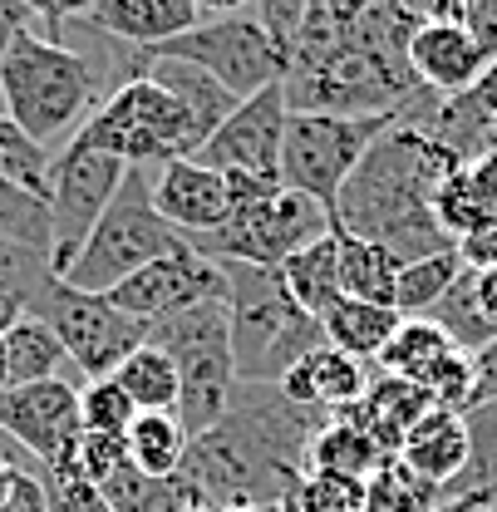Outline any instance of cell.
Segmentation results:
<instances>
[{
    "label": "cell",
    "instance_id": "obj_1",
    "mask_svg": "<svg viewBox=\"0 0 497 512\" xmlns=\"http://www.w3.org/2000/svg\"><path fill=\"white\" fill-rule=\"evenodd\" d=\"M453 168H463V158L448 143L414 124H394L340 188L335 232L379 242L399 261L458 247L434 222V188Z\"/></svg>",
    "mask_w": 497,
    "mask_h": 512
},
{
    "label": "cell",
    "instance_id": "obj_2",
    "mask_svg": "<svg viewBox=\"0 0 497 512\" xmlns=\"http://www.w3.org/2000/svg\"><path fill=\"white\" fill-rule=\"evenodd\" d=\"M227 266V316L232 360L242 384H281L311 350L325 345V325L286 291L281 271L222 261Z\"/></svg>",
    "mask_w": 497,
    "mask_h": 512
},
{
    "label": "cell",
    "instance_id": "obj_3",
    "mask_svg": "<svg viewBox=\"0 0 497 512\" xmlns=\"http://www.w3.org/2000/svg\"><path fill=\"white\" fill-rule=\"evenodd\" d=\"M0 104L5 119L40 148L64 133L74 138L94 109V64L50 35L25 30L0 64Z\"/></svg>",
    "mask_w": 497,
    "mask_h": 512
},
{
    "label": "cell",
    "instance_id": "obj_4",
    "mask_svg": "<svg viewBox=\"0 0 497 512\" xmlns=\"http://www.w3.org/2000/svg\"><path fill=\"white\" fill-rule=\"evenodd\" d=\"M207 128L197 124V114L187 109L173 89H163L158 79L138 74L124 79L89 119L74 133V143L99 148L124 158L128 168H148V163H173V158H197L207 148Z\"/></svg>",
    "mask_w": 497,
    "mask_h": 512
},
{
    "label": "cell",
    "instance_id": "obj_5",
    "mask_svg": "<svg viewBox=\"0 0 497 512\" xmlns=\"http://www.w3.org/2000/svg\"><path fill=\"white\" fill-rule=\"evenodd\" d=\"M148 340L158 350L173 355L178 365V380H183V399H178V419H183L187 439H202L212 434L232 399H237V360H232V316H227V301H202L183 316L158 320L148 325Z\"/></svg>",
    "mask_w": 497,
    "mask_h": 512
},
{
    "label": "cell",
    "instance_id": "obj_6",
    "mask_svg": "<svg viewBox=\"0 0 497 512\" xmlns=\"http://www.w3.org/2000/svg\"><path fill=\"white\" fill-rule=\"evenodd\" d=\"M178 247H183L178 227L153 202V178L143 168H128L124 188L114 192L109 212L99 217V227L89 232V242L79 247V256L69 261L60 281H69L74 291H89V296H109L133 271H143L148 261L178 252Z\"/></svg>",
    "mask_w": 497,
    "mask_h": 512
},
{
    "label": "cell",
    "instance_id": "obj_7",
    "mask_svg": "<svg viewBox=\"0 0 497 512\" xmlns=\"http://www.w3.org/2000/svg\"><path fill=\"white\" fill-rule=\"evenodd\" d=\"M394 124L399 114H291L281 148V183L335 212L350 173Z\"/></svg>",
    "mask_w": 497,
    "mask_h": 512
},
{
    "label": "cell",
    "instance_id": "obj_8",
    "mask_svg": "<svg viewBox=\"0 0 497 512\" xmlns=\"http://www.w3.org/2000/svg\"><path fill=\"white\" fill-rule=\"evenodd\" d=\"M25 316L45 320L55 335H60L69 365L84 375V380H109L119 375L128 355L138 345H148V325L143 320L124 316L109 296H89V291H74L60 276H45L25 306Z\"/></svg>",
    "mask_w": 497,
    "mask_h": 512
},
{
    "label": "cell",
    "instance_id": "obj_9",
    "mask_svg": "<svg viewBox=\"0 0 497 512\" xmlns=\"http://www.w3.org/2000/svg\"><path fill=\"white\" fill-rule=\"evenodd\" d=\"M335 232V212L320 207L306 192L281 188L271 202H256V207H232L222 227L192 237L187 247L212 261H247V266H281L286 256L315 247L320 237Z\"/></svg>",
    "mask_w": 497,
    "mask_h": 512
},
{
    "label": "cell",
    "instance_id": "obj_10",
    "mask_svg": "<svg viewBox=\"0 0 497 512\" xmlns=\"http://www.w3.org/2000/svg\"><path fill=\"white\" fill-rule=\"evenodd\" d=\"M148 60H187L207 69L227 94L251 99L266 94L276 84L291 79V50L266 35V25L256 15H227V20H202L197 30H187L178 40L148 50Z\"/></svg>",
    "mask_w": 497,
    "mask_h": 512
},
{
    "label": "cell",
    "instance_id": "obj_11",
    "mask_svg": "<svg viewBox=\"0 0 497 512\" xmlns=\"http://www.w3.org/2000/svg\"><path fill=\"white\" fill-rule=\"evenodd\" d=\"M128 163L114 153L84 148V143H64L60 158L50 163V271L64 276L79 247L89 242V232L99 227V217L109 212L114 192L124 188Z\"/></svg>",
    "mask_w": 497,
    "mask_h": 512
},
{
    "label": "cell",
    "instance_id": "obj_12",
    "mask_svg": "<svg viewBox=\"0 0 497 512\" xmlns=\"http://www.w3.org/2000/svg\"><path fill=\"white\" fill-rule=\"evenodd\" d=\"M0 434L25 448L40 473H74V453L84 439L79 384L40 380L0 389Z\"/></svg>",
    "mask_w": 497,
    "mask_h": 512
},
{
    "label": "cell",
    "instance_id": "obj_13",
    "mask_svg": "<svg viewBox=\"0 0 497 512\" xmlns=\"http://www.w3.org/2000/svg\"><path fill=\"white\" fill-rule=\"evenodd\" d=\"M109 301L124 311V316L143 320V325H158V320H173L202 306V301H227V266L212 261V256L178 247V252L148 261L143 271H133L124 286L109 291Z\"/></svg>",
    "mask_w": 497,
    "mask_h": 512
},
{
    "label": "cell",
    "instance_id": "obj_14",
    "mask_svg": "<svg viewBox=\"0 0 497 512\" xmlns=\"http://www.w3.org/2000/svg\"><path fill=\"white\" fill-rule=\"evenodd\" d=\"M286 124H291V104H286V84L251 94L232 109V119L207 138V148L197 153V163L217 168V173H256V178H281V148H286Z\"/></svg>",
    "mask_w": 497,
    "mask_h": 512
},
{
    "label": "cell",
    "instance_id": "obj_15",
    "mask_svg": "<svg viewBox=\"0 0 497 512\" xmlns=\"http://www.w3.org/2000/svg\"><path fill=\"white\" fill-rule=\"evenodd\" d=\"M153 202L158 212L178 227V237L192 242L212 227L227 222L232 212V197H227V178L197 158H173V163H158V178H153Z\"/></svg>",
    "mask_w": 497,
    "mask_h": 512
},
{
    "label": "cell",
    "instance_id": "obj_16",
    "mask_svg": "<svg viewBox=\"0 0 497 512\" xmlns=\"http://www.w3.org/2000/svg\"><path fill=\"white\" fill-rule=\"evenodd\" d=\"M379 375L374 365L365 360H355V355H345V350H335L330 340L311 350L286 380L276 384L291 404H301V409H320V414H345V409H355L365 394H370V380Z\"/></svg>",
    "mask_w": 497,
    "mask_h": 512
},
{
    "label": "cell",
    "instance_id": "obj_17",
    "mask_svg": "<svg viewBox=\"0 0 497 512\" xmlns=\"http://www.w3.org/2000/svg\"><path fill=\"white\" fill-rule=\"evenodd\" d=\"M409 64H414V74H419L424 89H434L443 99H458V94H468V89L483 79L488 55H483V45H478L463 25L438 20V25H419V30H414Z\"/></svg>",
    "mask_w": 497,
    "mask_h": 512
},
{
    "label": "cell",
    "instance_id": "obj_18",
    "mask_svg": "<svg viewBox=\"0 0 497 512\" xmlns=\"http://www.w3.org/2000/svg\"><path fill=\"white\" fill-rule=\"evenodd\" d=\"M84 20L99 35H114L119 45L148 55L187 30H197L202 10H197V0H94V10Z\"/></svg>",
    "mask_w": 497,
    "mask_h": 512
},
{
    "label": "cell",
    "instance_id": "obj_19",
    "mask_svg": "<svg viewBox=\"0 0 497 512\" xmlns=\"http://www.w3.org/2000/svg\"><path fill=\"white\" fill-rule=\"evenodd\" d=\"M429 409H434V394H429L424 384L399 380V375H384V370H379L370 380V394H365L355 409H345V419L360 424L374 444L384 448V458H399L409 429H414Z\"/></svg>",
    "mask_w": 497,
    "mask_h": 512
},
{
    "label": "cell",
    "instance_id": "obj_20",
    "mask_svg": "<svg viewBox=\"0 0 497 512\" xmlns=\"http://www.w3.org/2000/svg\"><path fill=\"white\" fill-rule=\"evenodd\" d=\"M399 458H404L414 473H424L429 483H438V488L448 493V488L468 473V458H473L468 419L453 414V409H429V414L409 429Z\"/></svg>",
    "mask_w": 497,
    "mask_h": 512
},
{
    "label": "cell",
    "instance_id": "obj_21",
    "mask_svg": "<svg viewBox=\"0 0 497 512\" xmlns=\"http://www.w3.org/2000/svg\"><path fill=\"white\" fill-rule=\"evenodd\" d=\"M320 325H325V340H330L335 350H345V355H355V360H365V365H379L384 345L394 340V330L404 325V316H399L394 306H374V301L340 296Z\"/></svg>",
    "mask_w": 497,
    "mask_h": 512
},
{
    "label": "cell",
    "instance_id": "obj_22",
    "mask_svg": "<svg viewBox=\"0 0 497 512\" xmlns=\"http://www.w3.org/2000/svg\"><path fill=\"white\" fill-rule=\"evenodd\" d=\"M276 271H281L286 291H291L315 320H325L330 316V306L345 296V291H340V232L320 237V242L306 247V252L286 256Z\"/></svg>",
    "mask_w": 497,
    "mask_h": 512
},
{
    "label": "cell",
    "instance_id": "obj_23",
    "mask_svg": "<svg viewBox=\"0 0 497 512\" xmlns=\"http://www.w3.org/2000/svg\"><path fill=\"white\" fill-rule=\"evenodd\" d=\"M458 345H453V335L429 316H404V325L394 330V340L384 345V355H379V365L374 370H384V375H399V380H414L424 384L434 375L438 365L453 355Z\"/></svg>",
    "mask_w": 497,
    "mask_h": 512
},
{
    "label": "cell",
    "instance_id": "obj_24",
    "mask_svg": "<svg viewBox=\"0 0 497 512\" xmlns=\"http://www.w3.org/2000/svg\"><path fill=\"white\" fill-rule=\"evenodd\" d=\"M384 463H389L384 448L360 424H350L345 414H335L311 439V453H306V473H340V478H360V483L379 473Z\"/></svg>",
    "mask_w": 497,
    "mask_h": 512
},
{
    "label": "cell",
    "instance_id": "obj_25",
    "mask_svg": "<svg viewBox=\"0 0 497 512\" xmlns=\"http://www.w3.org/2000/svg\"><path fill=\"white\" fill-rule=\"evenodd\" d=\"M114 380L124 384V394L133 399L138 414H178V399H183V380H178V365L168 350H158L153 340L138 345L119 365Z\"/></svg>",
    "mask_w": 497,
    "mask_h": 512
},
{
    "label": "cell",
    "instance_id": "obj_26",
    "mask_svg": "<svg viewBox=\"0 0 497 512\" xmlns=\"http://www.w3.org/2000/svg\"><path fill=\"white\" fill-rule=\"evenodd\" d=\"M399 256L365 237H345L340 232V291L350 301H374V306H394V286H399Z\"/></svg>",
    "mask_w": 497,
    "mask_h": 512
},
{
    "label": "cell",
    "instance_id": "obj_27",
    "mask_svg": "<svg viewBox=\"0 0 497 512\" xmlns=\"http://www.w3.org/2000/svg\"><path fill=\"white\" fill-rule=\"evenodd\" d=\"M187 439L183 419L178 414H138L128 429V463L143 478H178L187 463Z\"/></svg>",
    "mask_w": 497,
    "mask_h": 512
},
{
    "label": "cell",
    "instance_id": "obj_28",
    "mask_svg": "<svg viewBox=\"0 0 497 512\" xmlns=\"http://www.w3.org/2000/svg\"><path fill=\"white\" fill-rule=\"evenodd\" d=\"M143 74H148V79H158L163 89H173L187 109L197 114V124L207 128V133H217V128L232 119V109L242 104V99H237V94H227L207 69H197V64H187V60H148Z\"/></svg>",
    "mask_w": 497,
    "mask_h": 512
},
{
    "label": "cell",
    "instance_id": "obj_29",
    "mask_svg": "<svg viewBox=\"0 0 497 512\" xmlns=\"http://www.w3.org/2000/svg\"><path fill=\"white\" fill-rule=\"evenodd\" d=\"M5 355H10V384L64 380L60 370L69 365L60 335L35 316H20V320L5 325Z\"/></svg>",
    "mask_w": 497,
    "mask_h": 512
},
{
    "label": "cell",
    "instance_id": "obj_30",
    "mask_svg": "<svg viewBox=\"0 0 497 512\" xmlns=\"http://www.w3.org/2000/svg\"><path fill=\"white\" fill-rule=\"evenodd\" d=\"M463 271H468V266H463L458 247L419 256V261H404V266H399V286H394V311H399V316H429L438 301L453 291V281H458Z\"/></svg>",
    "mask_w": 497,
    "mask_h": 512
},
{
    "label": "cell",
    "instance_id": "obj_31",
    "mask_svg": "<svg viewBox=\"0 0 497 512\" xmlns=\"http://www.w3.org/2000/svg\"><path fill=\"white\" fill-rule=\"evenodd\" d=\"M468 439H473V458H468V473L448 488V503L453 498H468V503H497V399L488 404H473L468 414Z\"/></svg>",
    "mask_w": 497,
    "mask_h": 512
},
{
    "label": "cell",
    "instance_id": "obj_32",
    "mask_svg": "<svg viewBox=\"0 0 497 512\" xmlns=\"http://www.w3.org/2000/svg\"><path fill=\"white\" fill-rule=\"evenodd\" d=\"M443 503L448 493L424 473H414L404 458H389L379 473L365 478V512H438Z\"/></svg>",
    "mask_w": 497,
    "mask_h": 512
},
{
    "label": "cell",
    "instance_id": "obj_33",
    "mask_svg": "<svg viewBox=\"0 0 497 512\" xmlns=\"http://www.w3.org/2000/svg\"><path fill=\"white\" fill-rule=\"evenodd\" d=\"M429 320H438V325L453 335V345L468 350V355H478L488 340H497L493 320L483 316V306H478V276H473V271H463V276L453 281V291L429 311Z\"/></svg>",
    "mask_w": 497,
    "mask_h": 512
},
{
    "label": "cell",
    "instance_id": "obj_34",
    "mask_svg": "<svg viewBox=\"0 0 497 512\" xmlns=\"http://www.w3.org/2000/svg\"><path fill=\"white\" fill-rule=\"evenodd\" d=\"M483 217H493V212L483 207L478 183H473V173H468V163H463V168H453L434 188V222L443 227V237L458 242V237H468Z\"/></svg>",
    "mask_w": 497,
    "mask_h": 512
},
{
    "label": "cell",
    "instance_id": "obj_35",
    "mask_svg": "<svg viewBox=\"0 0 497 512\" xmlns=\"http://www.w3.org/2000/svg\"><path fill=\"white\" fill-rule=\"evenodd\" d=\"M79 419H84L89 434H128L133 419H138V409H133V399L124 394V384L109 375V380L79 384Z\"/></svg>",
    "mask_w": 497,
    "mask_h": 512
},
{
    "label": "cell",
    "instance_id": "obj_36",
    "mask_svg": "<svg viewBox=\"0 0 497 512\" xmlns=\"http://www.w3.org/2000/svg\"><path fill=\"white\" fill-rule=\"evenodd\" d=\"M128 468V434H89L79 439V453H74V473L94 488H104L109 478H119Z\"/></svg>",
    "mask_w": 497,
    "mask_h": 512
},
{
    "label": "cell",
    "instance_id": "obj_37",
    "mask_svg": "<svg viewBox=\"0 0 497 512\" xmlns=\"http://www.w3.org/2000/svg\"><path fill=\"white\" fill-rule=\"evenodd\" d=\"M45 478V493H50V512H114L109 498L84 483L79 473H40Z\"/></svg>",
    "mask_w": 497,
    "mask_h": 512
},
{
    "label": "cell",
    "instance_id": "obj_38",
    "mask_svg": "<svg viewBox=\"0 0 497 512\" xmlns=\"http://www.w3.org/2000/svg\"><path fill=\"white\" fill-rule=\"evenodd\" d=\"M311 5L315 0H256V20L266 25V35H276V40L291 50V40L301 35V25H306Z\"/></svg>",
    "mask_w": 497,
    "mask_h": 512
},
{
    "label": "cell",
    "instance_id": "obj_39",
    "mask_svg": "<svg viewBox=\"0 0 497 512\" xmlns=\"http://www.w3.org/2000/svg\"><path fill=\"white\" fill-rule=\"evenodd\" d=\"M458 256L468 271H497V217H483L468 237H458Z\"/></svg>",
    "mask_w": 497,
    "mask_h": 512
},
{
    "label": "cell",
    "instance_id": "obj_40",
    "mask_svg": "<svg viewBox=\"0 0 497 512\" xmlns=\"http://www.w3.org/2000/svg\"><path fill=\"white\" fill-rule=\"evenodd\" d=\"M463 30L483 45L488 60H497V0H463Z\"/></svg>",
    "mask_w": 497,
    "mask_h": 512
},
{
    "label": "cell",
    "instance_id": "obj_41",
    "mask_svg": "<svg viewBox=\"0 0 497 512\" xmlns=\"http://www.w3.org/2000/svg\"><path fill=\"white\" fill-rule=\"evenodd\" d=\"M227 178V197L232 207H256V202H271L276 192L286 188L281 178H256V173H222Z\"/></svg>",
    "mask_w": 497,
    "mask_h": 512
},
{
    "label": "cell",
    "instance_id": "obj_42",
    "mask_svg": "<svg viewBox=\"0 0 497 512\" xmlns=\"http://www.w3.org/2000/svg\"><path fill=\"white\" fill-rule=\"evenodd\" d=\"M0 512H50V493H45V478L40 473H25L15 478V493L0 503Z\"/></svg>",
    "mask_w": 497,
    "mask_h": 512
},
{
    "label": "cell",
    "instance_id": "obj_43",
    "mask_svg": "<svg viewBox=\"0 0 497 512\" xmlns=\"http://www.w3.org/2000/svg\"><path fill=\"white\" fill-rule=\"evenodd\" d=\"M15 5H25L30 15H40L50 30H60L64 20H84L94 10V0H15Z\"/></svg>",
    "mask_w": 497,
    "mask_h": 512
},
{
    "label": "cell",
    "instance_id": "obj_44",
    "mask_svg": "<svg viewBox=\"0 0 497 512\" xmlns=\"http://www.w3.org/2000/svg\"><path fill=\"white\" fill-rule=\"evenodd\" d=\"M25 30H30V10H25V5H15V0H0V64H5L10 45H15Z\"/></svg>",
    "mask_w": 497,
    "mask_h": 512
},
{
    "label": "cell",
    "instance_id": "obj_45",
    "mask_svg": "<svg viewBox=\"0 0 497 512\" xmlns=\"http://www.w3.org/2000/svg\"><path fill=\"white\" fill-rule=\"evenodd\" d=\"M473 370H478V394H473V404L497 399V340H488V345L473 355Z\"/></svg>",
    "mask_w": 497,
    "mask_h": 512
},
{
    "label": "cell",
    "instance_id": "obj_46",
    "mask_svg": "<svg viewBox=\"0 0 497 512\" xmlns=\"http://www.w3.org/2000/svg\"><path fill=\"white\" fill-rule=\"evenodd\" d=\"M473 276H478V306L497 330V271H473Z\"/></svg>",
    "mask_w": 497,
    "mask_h": 512
},
{
    "label": "cell",
    "instance_id": "obj_47",
    "mask_svg": "<svg viewBox=\"0 0 497 512\" xmlns=\"http://www.w3.org/2000/svg\"><path fill=\"white\" fill-rule=\"evenodd\" d=\"M325 10H330V20H340V25H355L365 10H370L374 0H320Z\"/></svg>",
    "mask_w": 497,
    "mask_h": 512
},
{
    "label": "cell",
    "instance_id": "obj_48",
    "mask_svg": "<svg viewBox=\"0 0 497 512\" xmlns=\"http://www.w3.org/2000/svg\"><path fill=\"white\" fill-rule=\"evenodd\" d=\"M247 5H256V0H197V10H202V15H212V20H227V15H242Z\"/></svg>",
    "mask_w": 497,
    "mask_h": 512
},
{
    "label": "cell",
    "instance_id": "obj_49",
    "mask_svg": "<svg viewBox=\"0 0 497 512\" xmlns=\"http://www.w3.org/2000/svg\"><path fill=\"white\" fill-rule=\"evenodd\" d=\"M15 478H20V468H15L10 458H0V503L15 493Z\"/></svg>",
    "mask_w": 497,
    "mask_h": 512
},
{
    "label": "cell",
    "instance_id": "obj_50",
    "mask_svg": "<svg viewBox=\"0 0 497 512\" xmlns=\"http://www.w3.org/2000/svg\"><path fill=\"white\" fill-rule=\"evenodd\" d=\"M0 389H10V355H5V330H0Z\"/></svg>",
    "mask_w": 497,
    "mask_h": 512
},
{
    "label": "cell",
    "instance_id": "obj_51",
    "mask_svg": "<svg viewBox=\"0 0 497 512\" xmlns=\"http://www.w3.org/2000/svg\"><path fill=\"white\" fill-rule=\"evenodd\" d=\"M468 508H473L468 498H453V503H443V508H438V512H468Z\"/></svg>",
    "mask_w": 497,
    "mask_h": 512
},
{
    "label": "cell",
    "instance_id": "obj_52",
    "mask_svg": "<svg viewBox=\"0 0 497 512\" xmlns=\"http://www.w3.org/2000/svg\"><path fill=\"white\" fill-rule=\"evenodd\" d=\"M187 512H222V508H212V503H192Z\"/></svg>",
    "mask_w": 497,
    "mask_h": 512
},
{
    "label": "cell",
    "instance_id": "obj_53",
    "mask_svg": "<svg viewBox=\"0 0 497 512\" xmlns=\"http://www.w3.org/2000/svg\"><path fill=\"white\" fill-rule=\"evenodd\" d=\"M468 512H497V503H493V508H483V503H473V508H468Z\"/></svg>",
    "mask_w": 497,
    "mask_h": 512
},
{
    "label": "cell",
    "instance_id": "obj_54",
    "mask_svg": "<svg viewBox=\"0 0 497 512\" xmlns=\"http://www.w3.org/2000/svg\"><path fill=\"white\" fill-rule=\"evenodd\" d=\"M232 512H271V508H232Z\"/></svg>",
    "mask_w": 497,
    "mask_h": 512
},
{
    "label": "cell",
    "instance_id": "obj_55",
    "mask_svg": "<svg viewBox=\"0 0 497 512\" xmlns=\"http://www.w3.org/2000/svg\"><path fill=\"white\" fill-rule=\"evenodd\" d=\"M493 128H497V114H493Z\"/></svg>",
    "mask_w": 497,
    "mask_h": 512
}]
</instances>
